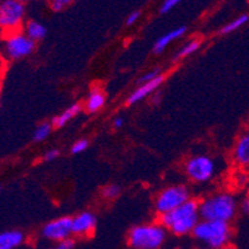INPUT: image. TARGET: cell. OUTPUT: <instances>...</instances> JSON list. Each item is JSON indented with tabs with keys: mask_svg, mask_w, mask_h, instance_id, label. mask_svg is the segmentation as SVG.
<instances>
[{
	"mask_svg": "<svg viewBox=\"0 0 249 249\" xmlns=\"http://www.w3.org/2000/svg\"><path fill=\"white\" fill-rule=\"evenodd\" d=\"M199 202L191 198L178 208L159 215V222L177 237L192 234L196 226L201 221Z\"/></svg>",
	"mask_w": 249,
	"mask_h": 249,
	"instance_id": "obj_1",
	"label": "cell"
},
{
	"mask_svg": "<svg viewBox=\"0 0 249 249\" xmlns=\"http://www.w3.org/2000/svg\"><path fill=\"white\" fill-rule=\"evenodd\" d=\"M239 203L230 192H217L199 202V213L204 221L231 223L237 215Z\"/></svg>",
	"mask_w": 249,
	"mask_h": 249,
	"instance_id": "obj_2",
	"label": "cell"
},
{
	"mask_svg": "<svg viewBox=\"0 0 249 249\" xmlns=\"http://www.w3.org/2000/svg\"><path fill=\"white\" fill-rule=\"evenodd\" d=\"M192 235L196 241L204 244L207 248L226 249L231 243L233 230L230 223L201 219L196 226Z\"/></svg>",
	"mask_w": 249,
	"mask_h": 249,
	"instance_id": "obj_3",
	"label": "cell"
},
{
	"mask_svg": "<svg viewBox=\"0 0 249 249\" xmlns=\"http://www.w3.org/2000/svg\"><path fill=\"white\" fill-rule=\"evenodd\" d=\"M167 239V230L160 222L135 226L127 234L131 249H161Z\"/></svg>",
	"mask_w": 249,
	"mask_h": 249,
	"instance_id": "obj_4",
	"label": "cell"
},
{
	"mask_svg": "<svg viewBox=\"0 0 249 249\" xmlns=\"http://www.w3.org/2000/svg\"><path fill=\"white\" fill-rule=\"evenodd\" d=\"M191 199V192L184 184H172L164 187L155 198V210L159 215L168 213Z\"/></svg>",
	"mask_w": 249,
	"mask_h": 249,
	"instance_id": "obj_5",
	"label": "cell"
},
{
	"mask_svg": "<svg viewBox=\"0 0 249 249\" xmlns=\"http://www.w3.org/2000/svg\"><path fill=\"white\" fill-rule=\"evenodd\" d=\"M217 164L214 160L204 153H197L186 160L184 173L195 183H206L214 177Z\"/></svg>",
	"mask_w": 249,
	"mask_h": 249,
	"instance_id": "obj_6",
	"label": "cell"
},
{
	"mask_svg": "<svg viewBox=\"0 0 249 249\" xmlns=\"http://www.w3.org/2000/svg\"><path fill=\"white\" fill-rule=\"evenodd\" d=\"M25 20V6L17 0H3L0 4V30L10 34L21 30Z\"/></svg>",
	"mask_w": 249,
	"mask_h": 249,
	"instance_id": "obj_7",
	"label": "cell"
},
{
	"mask_svg": "<svg viewBox=\"0 0 249 249\" xmlns=\"http://www.w3.org/2000/svg\"><path fill=\"white\" fill-rule=\"evenodd\" d=\"M35 41L26 36L24 31H15L5 35L3 44L4 54L10 60H20L30 56L35 50Z\"/></svg>",
	"mask_w": 249,
	"mask_h": 249,
	"instance_id": "obj_8",
	"label": "cell"
},
{
	"mask_svg": "<svg viewBox=\"0 0 249 249\" xmlns=\"http://www.w3.org/2000/svg\"><path fill=\"white\" fill-rule=\"evenodd\" d=\"M72 235V218L59 217L44 224L41 228V237L46 241L60 243Z\"/></svg>",
	"mask_w": 249,
	"mask_h": 249,
	"instance_id": "obj_9",
	"label": "cell"
},
{
	"mask_svg": "<svg viewBox=\"0 0 249 249\" xmlns=\"http://www.w3.org/2000/svg\"><path fill=\"white\" fill-rule=\"evenodd\" d=\"M97 218L90 211L77 213L72 217V234L79 238L91 237L96 230Z\"/></svg>",
	"mask_w": 249,
	"mask_h": 249,
	"instance_id": "obj_10",
	"label": "cell"
},
{
	"mask_svg": "<svg viewBox=\"0 0 249 249\" xmlns=\"http://www.w3.org/2000/svg\"><path fill=\"white\" fill-rule=\"evenodd\" d=\"M232 161L239 170L249 171V130L238 137L232 150Z\"/></svg>",
	"mask_w": 249,
	"mask_h": 249,
	"instance_id": "obj_11",
	"label": "cell"
},
{
	"mask_svg": "<svg viewBox=\"0 0 249 249\" xmlns=\"http://www.w3.org/2000/svg\"><path fill=\"white\" fill-rule=\"evenodd\" d=\"M164 81V76L161 75L157 79L152 80V81L144 82V84H140L135 90L131 92V95L128 96L127 99V104L128 105H135V104H139L141 102L142 100H144L146 97H148L150 95L155 93L156 91L159 90L160 86L163 84Z\"/></svg>",
	"mask_w": 249,
	"mask_h": 249,
	"instance_id": "obj_12",
	"label": "cell"
},
{
	"mask_svg": "<svg viewBox=\"0 0 249 249\" xmlns=\"http://www.w3.org/2000/svg\"><path fill=\"white\" fill-rule=\"evenodd\" d=\"M106 104V95L99 86L91 89L84 102V108L89 113H96L101 110Z\"/></svg>",
	"mask_w": 249,
	"mask_h": 249,
	"instance_id": "obj_13",
	"label": "cell"
},
{
	"mask_svg": "<svg viewBox=\"0 0 249 249\" xmlns=\"http://www.w3.org/2000/svg\"><path fill=\"white\" fill-rule=\"evenodd\" d=\"M186 33V26H178V28L168 31L167 34L162 35V36L156 41L155 46H153V53H156V54H161V53H163V51L168 48V45H171V44H172L173 41H176V40H178L181 39L182 36H184Z\"/></svg>",
	"mask_w": 249,
	"mask_h": 249,
	"instance_id": "obj_14",
	"label": "cell"
},
{
	"mask_svg": "<svg viewBox=\"0 0 249 249\" xmlns=\"http://www.w3.org/2000/svg\"><path fill=\"white\" fill-rule=\"evenodd\" d=\"M25 242V234L21 231L10 230L0 233V249H17Z\"/></svg>",
	"mask_w": 249,
	"mask_h": 249,
	"instance_id": "obj_15",
	"label": "cell"
},
{
	"mask_svg": "<svg viewBox=\"0 0 249 249\" xmlns=\"http://www.w3.org/2000/svg\"><path fill=\"white\" fill-rule=\"evenodd\" d=\"M81 108H82V106L80 105V104H72V105L69 106L68 108H65V110L62 111V112H60L57 116L54 117V120H53V124H54V127H56V128L64 127L66 124H69L71 120L79 115L80 111H81Z\"/></svg>",
	"mask_w": 249,
	"mask_h": 249,
	"instance_id": "obj_16",
	"label": "cell"
},
{
	"mask_svg": "<svg viewBox=\"0 0 249 249\" xmlns=\"http://www.w3.org/2000/svg\"><path fill=\"white\" fill-rule=\"evenodd\" d=\"M24 33L26 34V36H29L33 41L36 43V41H40L46 36L48 30L43 24L36 21V20H29L28 23L24 25Z\"/></svg>",
	"mask_w": 249,
	"mask_h": 249,
	"instance_id": "obj_17",
	"label": "cell"
},
{
	"mask_svg": "<svg viewBox=\"0 0 249 249\" xmlns=\"http://www.w3.org/2000/svg\"><path fill=\"white\" fill-rule=\"evenodd\" d=\"M248 21H249V15L242 14V15H239V17L235 18V19H233L232 21H230L228 24H226V25L221 29V31H219V33H221L222 35L232 34V33H234V31L239 30L242 26L246 25Z\"/></svg>",
	"mask_w": 249,
	"mask_h": 249,
	"instance_id": "obj_18",
	"label": "cell"
},
{
	"mask_svg": "<svg viewBox=\"0 0 249 249\" xmlns=\"http://www.w3.org/2000/svg\"><path fill=\"white\" fill-rule=\"evenodd\" d=\"M201 48V40L199 39H192L190 41H187L183 46L178 50V53L175 55V60H181L184 57L190 56V55L195 54L196 51Z\"/></svg>",
	"mask_w": 249,
	"mask_h": 249,
	"instance_id": "obj_19",
	"label": "cell"
},
{
	"mask_svg": "<svg viewBox=\"0 0 249 249\" xmlns=\"http://www.w3.org/2000/svg\"><path fill=\"white\" fill-rule=\"evenodd\" d=\"M53 127H54L53 122H48V121L41 122V124L35 128L34 133H33V140H34L35 142L45 141V140L51 135Z\"/></svg>",
	"mask_w": 249,
	"mask_h": 249,
	"instance_id": "obj_20",
	"label": "cell"
},
{
	"mask_svg": "<svg viewBox=\"0 0 249 249\" xmlns=\"http://www.w3.org/2000/svg\"><path fill=\"white\" fill-rule=\"evenodd\" d=\"M233 183L237 188H248L249 186V173L248 171L239 170L233 175Z\"/></svg>",
	"mask_w": 249,
	"mask_h": 249,
	"instance_id": "obj_21",
	"label": "cell"
},
{
	"mask_svg": "<svg viewBox=\"0 0 249 249\" xmlns=\"http://www.w3.org/2000/svg\"><path fill=\"white\" fill-rule=\"evenodd\" d=\"M121 193V188L117 184H108V186L104 187L101 191V196L107 201H113V199H116L117 197Z\"/></svg>",
	"mask_w": 249,
	"mask_h": 249,
	"instance_id": "obj_22",
	"label": "cell"
},
{
	"mask_svg": "<svg viewBox=\"0 0 249 249\" xmlns=\"http://www.w3.org/2000/svg\"><path fill=\"white\" fill-rule=\"evenodd\" d=\"M72 1L74 0H48L49 5L54 12H61V10L68 8Z\"/></svg>",
	"mask_w": 249,
	"mask_h": 249,
	"instance_id": "obj_23",
	"label": "cell"
},
{
	"mask_svg": "<svg viewBox=\"0 0 249 249\" xmlns=\"http://www.w3.org/2000/svg\"><path fill=\"white\" fill-rule=\"evenodd\" d=\"M89 147V141L85 139H80L75 142L72 146H71V153L72 155H79V153H82L84 151L88 150Z\"/></svg>",
	"mask_w": 249,
	"mask_h": 249,
	"instance_id": "obj_24",
	"label": "cell"
},
{
	"mask_svg": "<svg viewBox=\"0 0 249 249\" xmlns=\"http://www.w3.org/2000/svg\"><path fill=\"white\" fill-rule=\"evenodd\" d=\"M183 0H163L161 4V8H160V12L162 14H166V13H170L171 10L176 8L177 5L182 3Z\"/></svg>",
	"mask_w": 249,
	"mask_h": 249,
	"instance_id": "obj_25",
	"label": "cell"
},
{
	"mask_svg": "<svg viewBox=\"0 0 249 249\" xmlns=\"http://www.w3.org/2000/svg\"><path fill=\"white\" fill-rule=\"evenodd\" d=\"M161 70L160 69H152V70L147 71L146 74H143L140 79V84H144V82L152 81V80L157 79L159 76H161Z\"/></svg>",
	"mask_w": 249,
	"mask_h": 249,
	"instance_id": "obj_26",
	"label": "cell"
},
{
	"mask_svg": "<svg viewBox=\"0 0 249 249\" xmlns=\"http://www.w3.org/2000/svg\"><path fill=\"white\" fill-rule=\"evenodd\" d=\"M74 248H75L74 239L69 238V239H66V241L56 243V246L51 247V248H49V249H74Z\"/></svg>",
	"mask_w": 249,
	"mask_h": 249,
	"instance_id": "obj_27",
	"label": "cell"
},
{
	"mask_svg": "<svg viewBox=\"0 0 249 249\" xmlns=\"http://www.w3.org/2000/svg\"><path fill=\"white\" fill-rule=\"evenodd\" d=\"M140 18H141V12H140V10H135V12L130 13L128 17L126 18V24H127L128 26L135 25V24L140 20Z\"/></svg>",
	"mask_w": 249,
	"mask_h": 249,
	"instance_id": "obj_28",
	"label": "cell"
},
{
	"mask_svg": "<svg viewBox=\"0 0 249 249\" xmlns=\"http://www.w3.org/2000/svg\"><path fill=\"white\" fill-rule=\"evenodd\" d=\"M60 156V151L56 150V148H51V150L46 151L45 155H44V161L46 162H51L55 161Z\"/></svg>",
	"mask_w": 249,
	"mask_h": 249,
	"instance_id": "obj_29",
	"label": "cell"
},
{
	"mask_svg": "<svg viewBox=\"0 0 249 249\" xmlns=\"http://www.w3.org/2000/svg\"><path fill=\"white\" fill-rule=\"evenodd\" d=\"M239 211L244 214L249 215V196L244 197L241 202H239Z\"/></svg>",
	"mask_w": 249,
	"mask_h": 249,
	"instance_id": "obj_30",
	"label": "cell"
},
{
	"mask_svg": "<svg viewBox=\"0 0 249 249\" xmlns=\"http://www.w3.org/2000/svg\"><path fill=\"white\" fill-rule=\"evenodd\" d=\"M124 124V119L121 116H117L116 119L113 120V127L115 128H121Z\"/></svg>",
	"mask_w": 249,
	"mask_h": 249,
	"instance_id": "obj_31",
	"label": "cell"
},
{
	"mask_svg": "<svg viewBox=\"0 0 249 249\" xmlns=\"http://www.w3.org/2000/svg\"><path fill=\"white\" fill-rule=\"evenodd\" d=\"M1 92H3V88H1V82H0V104H1Z\"/></svg>",
	"mask_w": 249,
	"mask_h": 249,
	"instance_id": "obj_32",
	"label": "cell"
},
{
	"mask_svg": "<svg viewBox=\"0 0 249 249\" xmlns=\"http://www.w3.org/2000/svg\"><path fill=\"white\" fill-rule=\"evenodd\" d=\"M17 1H19V3L25 4V3H28V1H30V0H17Z\"/></svg>",
	"mask_w": 249,
	"mask_h": 249,
	"instance_id": "obj_33",
	"label": "cell"
},
{
	"mask_svg": "<svg viewBox=\"0 0 249 249\" xmlns=\"http://www.w3.org/2000/svg\"><path fill=\"white\" fill-rule=\"evenodd\" d=\"M197 249H212V248H207V247H204V248H197Z\"/></svg>",
	"mask_w": 249,
	"mask_h": 249,
	"instance_id": "obj_34",
	"label": "cell"
},
{
	"mask_svg": "<svg viewBox=\"0 0 249 249\" xmlns=\"http://www.w3.org/2000/svg\"><path fill=\"white\" fill-rule=\"evenodd\" d=\"M1 3H3V0H0V4H1Z\"/></svg>",
	"mask_w": 249,
	"mask_h": 249,
	"instance_id": "obj_35",
	"label": "cell"
},
{
	"mask_svg": "<svg viewBox=\"0 0 249 249\" xmlns=\"http://www.w3.org/2000/svg\"><path fill=\"white\" fill-rule=\"evenodd\" d=\"M248 196H249V186H248Z\"/></svg>",
	"mask_w": 249,
	"mask_h": 249,
	"instance_id": "obj_36",
	"label": "cell"
},
{
	"mask_svg": "<svg viewBox=\"0 0 249 249\" xmlns=\"http://www.w3.org/2000/svg\"><path fill=\"white\" fill-rule=\"evenodd\" d=\"M0 190H1V187H0Z\"/></svg>",
	"mask_w": 249,
	"mask_h": 249,
	"instance_id": "obj_37",
	"label": "cell"
},
{
	"mask_svg": "<svg viewBox=\"0 0 249 249\" xmlns=\"http://www.w3.org/2000/svg\"><path fill=\"white\" fill-rule=\"evenodd\" d=\"M176 249H179V248H176Z\"/></svg>",
	"mask_w": 249,
	"mask_h": 249,
	"instance_id": "obj_38",
	"label": "cell"
}]
</instances>
